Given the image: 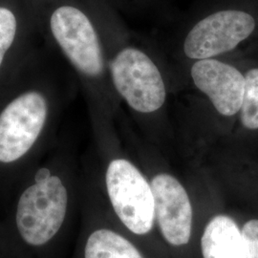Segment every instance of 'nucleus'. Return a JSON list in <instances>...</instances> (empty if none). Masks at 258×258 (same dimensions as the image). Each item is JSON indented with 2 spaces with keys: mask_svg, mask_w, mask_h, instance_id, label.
Here are the masks:
<instances>
[{
  "mask_svg": "<svg viewBox=\"0 0 258 258\" xmlns=\"http://www.w3.org/2000/svg\"><path fill=\"white\" fill-rule=\"evenodd\" d=\"M246 85L243 103L236 120L246 132L258 131V64L242 66Z\"/></svg>",
  "mask_w": 258,
  "mask_h": 258,
  "instance_id": "nucleus-11",
  "label": "nucleus"
},
{
  "mask_svg": "<svg viewBox=\"0 0 258 258\" xmlns=\"http://www.w3.org/2000/svg\"><path fill=\"white\" fill-rule=\"evenodd\" d=\"M50 23L55 40L75 68L88 79H101L106 68L105 58L90 18L83 10L65 5L55 10Z\"/></svg>",
  "mask_w": 258,
  "mask_h": 258,
  "instance_id": "nucleus-6",
  "label": "nucleus"
},
{
  "mask_svg": "<svg viewBox=\"0 0 258 258\" xmlns=\"http://www.w3.org/2000/svg\"><path fill=\"white\" fill-rule=\"evenodd\" d=\"M17 20L15 15L7 9L0 7V66L4 55L16 37Z\"/></svg>",
  "mask_w": 258,
  "mask_h": 258,
  "instance_id": "nucleus-12",
  "label": "nucleus"
},
{
  "mask_svg": "<svg viewBox=\"0 0 258 258\" xmlns=\"http://www.w3.org/2000/svg\"><path fill=\"white\" fill-rule=\"evenodd\" d=\"M107 68L115 91L137 116L161 115L168 98L164 64L151 47L127 41L115 52Z\"/></svg>",
  "mask_w": 258,
  "mask_h": 258,
  "instance_id": "nucleus-2",
  "label": "nucleus"
},
{
  "mask_svg": "<svg viewBox=\"0 0 258 258\" xmlns=\"http://www.w3.org/2000/svg\"><path fill=\"white\" fill-rule=\"evenodd\" d=\"M45 98L36 91L16 98L0 113V163L19 161L32 148L45 125Z\"/></svg>",
  "mask_w": 258,
  "mask_h": 258,
  "instance_id": "nucleus-8",
  "label": "nucleus"
},
{
  "mask_svg": "<svg viewBox=\"0 0 258 258\" xmlns=\"http://www.w3.org/2000/svg\"><path fill=\"white\" fill-rule=\"evenodd\" d=\"M69 194L63 181L46 168L19 197L16 224L20 237L30 246L41 247L55 237L67 215Z\"/></svg>",
  "mask_w": 258,
  "mask_h": 258,
  "instance_id": "nucleus-4",
  "label": "nucleus"
},
{
  "mask_svg": "<svg viewBox=\"0 0 258 258\" xmlns=\"http://www.w3.org/2000/svg\"><path fill=\"white\" fill-rule=\"evenodd\" d=\"M83 258H150L138 242L122 232L101 227L91 231L83 247Z\"/></svg>",
  "mask_w": 258,
  "mask_h": 258,
  "instance_id": "nucleus-10",
  "label": "nucleus"
},
{
  "mask_svg": "<svg viewBox=\"0 0 258 258\" xmlns=\"http://www.w3.org/2000/svg\"><path fill=\"white\" fill-rule=\"evenodd\" d=\"M258 37V8L237 0L214 2L196 13L180 31L175 55L184 64L231 57Z\"/></svg>",
  "mask_w": 258,
  "mask_h": 258,
  "instance_id": "nucleus-1",
  "label": "nucleus"
},
{
  "mask_svg": "<svg viewBox=\"0 0 258 258\" xmlns=\"http://www.w3.org/2000/svg\"><path fill=\"white\" fill-rule=\"evenodd\" d=\"M155 201V224L164 245L185 252L194 239V208L184 184L171 172L161 170L149 178Z\"/></svg>",
  "mask_w": 258,
  "mask_h": 258,
  "instance_id": "nucleus-5",
  "label": "nucleus"
},
{
  "mask_svg": "<svg viewBox=\"0 0 258 258\" xmlns=\"http://www.w3.org/2000/svg\"><path fill=\"white\" fill-rule=\"evenodd\" d=\"M182 65L194 88L206 98L216 115L228 120L237 118L246 85L242 66L231 57L195 60Z\"/></svg>",
  "mask_w": 258,
  "mask_h": 258,
  "instance_id": "nucleus-7",
  "label": "nucleus"
},
{
  "mask_svg": "<svg viewBox=\"0 0 258 258\" xmlns=\"http://www.w3.org/2000/svg\"><path fill=\"white\" fill-rule=\"evenodd\" d=\"M247 258H258V218L252 217L240 225Z\"/></svg>",
  "mask_w": 258,
  "mask_h": 258,
  "instance_id": "nucleus-13",
  "label": "nucleus"
},
{
  "mask_svg": "<svg viewBox=\"0 0 258 258\" xmlns=\"http://www.w3.org/2000/svg\"><path fill=\"white\" fill-rule=\"evenodd\" d=\"M197 244L199 258H247L240 224L225 212L206 221Z\"/></svg>",
  "mask_w": 258,
  "mask_h": 258,
  "instance_id": "nucleus-9",
  "label": "nucleus"
},
{
  "mask_svg": "<svg viewBox=\"0 0 258 258\" xmlns=\"http://www.w3.org/2000/svg\"><path fill=\"white\" fill-rule=\"evenodd\" d=\"M111 207L133 238L147 240L156 230L155 201L150 180L131 160L112 159L105 170Z\"/></svg>",
  "mask_w": 258,
  "mask_h": 258,
  "instance_id": "nucleus-3",
  "label": "nucleus"
}]
</instances>
